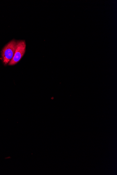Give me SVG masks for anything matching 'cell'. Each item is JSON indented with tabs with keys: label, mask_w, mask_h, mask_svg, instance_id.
Returning <instances> with one entry per match:
<instances>
[{
	"label": "cell",
	"mask_w": 117,
	"mask_h": 175,
	"mask_svg": "<svg viewBox=\"0 0 117 175\" xmlns=\"http://www.w3.org/2000/svg\"><path fill=\"white\" fill-rule=\"evenodd\" d=\"M18 41L13 39L4 46L2 51V61L5 65L9 63L13 57L17 48Z\"/></svg>",
	"instance_id": "obj_1"
},
{
	"label": "cell",
	"mask_w": 117,
	"mask_h": 175,
	"mask_svg": "<svg viewBox=\"0 0 117 175\" xmlns=\"http://www.w3.org/2000/svg\"><path fill=\"white\" fill-rule=\"evenodd\" d=\"M26 44L24 40L18 41L17 48L12 59L9 62V65L10 66L15 65L18 63L24 56L26 51Z\"/></svg>",
	"instance_id": "obj_2"
}]
</instances>
